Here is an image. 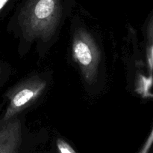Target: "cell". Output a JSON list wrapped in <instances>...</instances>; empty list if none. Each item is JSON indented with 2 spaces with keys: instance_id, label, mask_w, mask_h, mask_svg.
<instances>
[{
  "instance_id": "6da1fadb",
  "label": "cell",
  "mask_w": 153,
  "mask_h": 153,
  "mask_svg": "<svg viewBox=\"0 0 153 153\" xmlns=\"http://www.w3.org/2000/svg\"><path fill=\"white\" fill-rule=\"evenodd\" d=\"M61 14V0H28L19 14V23L27 38L47 40L55 32Z\"/></svg>"
},
{
  "instance_id": "7a4b0ae2",
  "label": "cell",
  "mask_w": 153,
  "mask_h": 153,
  "mask_svg": "<svg viewBox=\"0 0 153 153\" xmlns=\"http://www.w3.org/2000/svg\"><path fill=\"white\" fill-rule=\"evenodd\" d=\"M72 50L85 81L93 83L97 79L100 52L91 34L84 29L77 30L73 35Z\"/></svg>"
},
{
  "instance_id": "3957f363",
  "label": "cell",
  "mask_w": 153,
  "mask_h": 153,
  "mask_svg": "<svg viewBox=\"0 0 153 153\" xmlns=\"http://www.w3.org/2000/svg\"><path fill=\"white\" fill-rule=\"evenodd\" d=\"M46 82L40 79H32L22 84L10 94V104L7 108L2 122L8 121L16 113L34 101L44 90Z\"/></svg>"
},
{
  "instance_id": "277c9868",
  "label": "cell",
  "mask_w": 153,
  "mask_h": 153,
  "mask_svg": "<svg viewBox=\"0 0 153 153\" xmlns=\"http://www.w3.org/2000/svg\"><path fill=\"white\" fill-rule=\"evenodd\" d=\"M22 139L20 120L13 118L0 123V153H18Z\"/></svg>"
},
{
  "instance_id": "5b68a950",
  "label": "cell",
  "mask_w": 153,
  "mask_h": 153,
  "mask_svg": "<svg viewBox=\"0 0 153 153\" xmlns=\"http://www.w3.org/2000/svg\"><path fill=\"white\" fill-rule=\"evenodd\" d=\"M59 153H76L71 146L62 139H58L56 142Z\"/></svg>"
},
{
  "instance_id": "8992f818",
  "label": "cell",
  "mask_w": 153,
  "mask_h": 153,
  "mask_svg": "<svg viewBox=\"0 0 153 153\" xmlns=\"http://www.w3.org/2000/svg\"><path fill=\"white\" fill-rule=\"evenodd\" d=\"M152 140H153V131L152 130H151L150 134H149V137L146 140V142L144 143V145L143 146L142 148L140 149V151L139 152V153H149V149L151 148V146L152 144Z\"/></svg>"
},
{
  "instance_id": "52a82bcc",
  "label": "cell",
  "mask_w": 153,
  "mask_h": 153,
  "mask_svg": "<svg viewBox=\"0 0 153 153\" xmlns=\"http://www.w3.org/2000/svg\"><path fill=\"white\" fill-rule=\"evenodd\" d=\"M8 1L9 0H0V12L2 10V9L4 8V7L6 5Z\"/></svg>"
}]
</instances>
